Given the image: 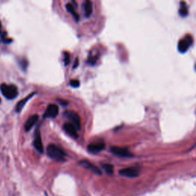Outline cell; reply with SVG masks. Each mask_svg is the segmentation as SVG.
Masks as SVG:
<instances>
[{
    "label": "cell",
    "mask_w": 196,
    "mask_h": 196,
    "mask_svg": "<svg viewBox=\"0 0 196 196\" xmlns=\"http://www.w3.org/2000/svg\"><path fill=\"white\" fill-rule=\"evenodd\" d=\"M78 64H79L78 58H76V59H75V64H74V65H73V68H76L78 66Z\"/></svg>",
    "instance_id": "44dd1931"
},
{
    "label": "cell",
    "mask_w": 196,
    "mask_h": 196,
    "mask_svg": "<svg viewBox=\"0 0 196 196\" xmlns=\"http://www.w3.org/2000/svg\"><path fill=\"white\" fill-rule=\"evenodd\" d=\"M48 156L52 159L58 161V162H63L65 160L67 155L58 146L55 144H49L47 147Z\"/></svg>",
    "instance_id": "6da1fadb"
},
{
    "label": "cell",
    "mask_w": 196,
    "mask_h": 196,
    "mask_svg": "<svg viewBox=\"0 0 196 196\" xmlns=\"http://www.w3.org/2000/svg\"><path fill=\"white\" fill-rule=\"evenodd\" d=\"M66 9L73 15V17L75 18L76 21H79V19H80L79 15L77 13L76 10H75V8L74 7V6L70 2L66 4Z\"/></svg>",
    "instance_id": "9a60e30c"
},
{
    "label": "cell",
    "mask_w": 196,
    "mask_h": 196,
    "mask_svg": "<svg viewBox=\"0 0 196 196\" xmlns=\"http://www.w3.org/2000/svg\"><path fill=\"white\" fill-rule=\"evenodd\" d=\"M0 90L3 96L9 100H12L18 96V88L14 84H2L0 85Z\"/></svg>",
    "instance_id": "7a4b0ae2"
},
{
    "label": "cell",
    "mask_w": 196,
    "mask_h": 196,
    "mask_svg": "<svg viewBox=\"0 0 196 196\" xmlns=\"http://www.w3.org/2000/svg\"><path fill=\"white\" fill-rule=\"evenodd\" d=\"M35 95V93H32V94H31L30 95H28V96H27L26 97H25L23 99V100H20L19 102L18 103L17 105H16V107H15V111L17 112V113H19V112H21V110L24 108V107L26 106V103L28 102V100L31 99V98L32 97L34 96Z\"/></svg>",
    "instance_id": "5bb4252c"
},
{
    "label": "cell",
    "mask_w": 196,
    "mask_h": 196,
    "mask_svg": "<svg viewBox=\"0 0 196 196\" xmlns=\"http://www.w3.org/2000/svg\"><path fill=\"white\" fill-rule=\"evenodd\" d=\"M58 111H59V108L58 105L52 104H49L47 107L46 112L44 114V117H56L58 114Z\"/></svg>",
    "instance_id": "ba28073f"
},
{
    "label": "cell",
    "mask_w": 196,
    "mask_h": 196,
    "mask_svg": "<svg viewBox=\"0 0 196 196\" xmlns=\"http://www.w3.org/2000/svg\"><path fill=\"white\" fill-rule=\"evenodd\" d=\"M79 164L81 165V166L84 167L85 168L88 169V170L91 171L92 173H94L96 175H100L102 174L100 168L97 167L96 166H94V164H92L91 162L88 161V160H81V161L79 162Z\"/></svg>",
    "instance_id": "52a82bcc"
},
{
    "label": "cell",
    "mask_w": 196,
    "mask_h": 196,
    "mask_svg": "<svg viewBox=\"0 0 196 196\" xmlns=\"http://www.w3.org/2000/svg\"><path fill=\"white\" fill-rule=\"evenodd\" d=\"M188 14V8L186 6V4L185 2H181V6L179 8V15L185 17Z\"/></svg>",
    "instance_id": "2e32d148"
},
{
    "label": "cell",
    "mask_w": 196,
    "mask_h": 196,
    "mask_svg": "<svg viewBox=\"0 0 196 196\" xmlns=\"http://www.w3.org/2000/svg\"><path fill=\"white\" fill-rule=\"evenodd\" d=\"M110 151L116 156H120V157H131L133 156L128 149L124 148V147L119 146H113L111 147Z\"/></svg>",
    "instance_id": "5b68a950"
},
{
    "label": "cell",
    "mask_w": 196,
    "mask_h": 196,
    "mask_svg": "<svg viewBox=\"0 0 196 196\" xmlns=\"http://www.w3.org/2000/svg\"><path fill=\"white\" fill-rule=\"evenodd\" d=\"M64 64L65 65H68L69 64V62H70V55L68 52H65L64 53Z\"/></svg>",
    "instance_id": "d6986e66"
},
{
    "label": "cell",
    "mask_w": 196,
    "mask_h": 196,
    "mask_svg": "<svg viewBox=\"0 0 196 196\" xmlns=\"http://www.w3.org/2000/svg\"><path fill=\"white\" fill-rule=\"evenodd\" d=\"M195 70H196V64H195Z\"/></svg>",
    "instance_id": "d4e9b609"
},
{
    "label": "cell",
    "mask_w": 196,
    "mask_h": 196,
    "mask_svg": "<svg viewBox=\"0 0 196 196\" xmlns=\"http://www.w3.org/2000/svg\"><path fill=\"white\" fill-rule=\"evenodd\" d=\"M83 8L85 16L89 18L93 12V3L90 0H85L83 4Z\"/></svg>",
    "instance_id": "4fadbf2b"
},
{
    "label": "cell",
    "mask_w": 196,
    "mask_h": 196,
    "mask_svg": "<svg viewBox=\"0 0 196 196\" xmlns=\"http://www.w3.org/2000/svg\"><path fill=\"white\" fill-rule=\"evenodd\" d=\"M34 146L35 149L38 152L40 153H42L44 152V146H43L42 140H41V133L39 130H37L35 133V137L34 139Z\"/></svg>",
    "instance_id": "8fae6325"
},
{
    "label": "cell",
    "mask_w": 196,
    "mask_h": 196,
    "mask_svg": "<svg viewBox=\"0 0 196 196\" xmlns=\"http://www.w3.org/2000/svg\"><path fill=\"white\" fill-rule=\"evenodd\" d=\"M21 67L24 69H26V68L27 67V61H26V60H24L23 61H21Z\"/></svg>",
    "instance_id": "7402d4cb"
},
{
    "label": "cell",
    "mask_w": 196,
    "mask_h": 196,
    "mask_svg": "<svg viewBox=\"0 0 196 196\" xmlns=\"http://www.w3.org/2000/svg\"><path fill=\"white\" fill-rule=\"evenodd\" d=\"M192 42H193V39L191 35H186L184 39L179 41V45H178V49L179 51L182 53H184L187 51L188 48L192 45Z\"/></svg>",
    "instance_id": "3957f363"
},
{
    "label": "cell",
    "mask_w": 196,
    "mask_h": 196,
    "mask_svg": "<svg viewBox=\"0 0 196 196\" xmlns=\"http://www.w3.org/2000/svg\"><path fill=\"white\" fill-rule=\"evenodd\" d=\"M105 148V143L103 142L100 143H90L88 146V150L91 153H97L100 151L104 150Z\"/></svg>",
    "instance_id": "9c48e42d"
},
{
    "label": "cell",
    "mask_w": 196,
    "mask_h": 196,
    "mask_svg": "<svg viewBox=\"0 0 196 196\" xmlns=\"http://www.w3.org/2000/svg\"><path fill=\"white\" fill-rule=\"evenodd\" d=\"M64 130H65V132L68 135H70V137L73 138L77 139L78 137L77 132V128L76 126L72 124V123H66L64 125Z\"/></svg>",
    "instance_id": "30bf717a"
},
{
    "label": "cell",
    "mask_w": 196,
    "mask_h": 196,
    "mask_svg": "<svg viewBox=\"0 0 196 196\" xmlns=\"http://www.w3.org/2000/svg\"><path fill=\"white\" fill-rule=\"evenodd\" d=\"M70 85L73 88H78L80 86V82L77 80H71L70 81Z\"/></svg>",
    "instance_id": "ac0fdd59"
},
{
    "label": "cell",
    "mask_w": 196,
    "mask_h": 196,
    "mask_svg": "<svg viewBox=\"0 0 196 196\" xmlns=\"http://www.w3.org/2000/svg\"><path fill=\"white\" fill-rule=\"evenodd\" d=\"M38 120H39V115H37V114L29 117V118L26 120V124H25V129H26V131H29L33 127L35 124L38 122Z\"/></svg>",
    "instance_id": "7c38bea8"
},
{
    "label": "cell",
    "mask_w": 196,
    "mask_h": 196,
    "mask_svg": "<svg viewBox=\"0 0 196 196\" xmlns=\"http://www.w3.org/2000/svg\"><path fill=\"white\" fill-rule=\"evenodd\" d=\"M97 59V57H95V56H94V57H90V58L88 59V63H89L90 64L94 65V64H96Z\"/></svg>",
    "instance_id": "ffe728a7"
},
{
    "label": "cell",
    "mask_w": 196,
    "mask_h": 196,
    "mask_svg": "<svg viewBox=\"0 0 196 196\" xmlns=\"http://www.w3.org/2000/svg\"><path fill=\"white\" fill-rule=\"evenodd\" d=\"M0 103H1V99H0Z\"/></svg>",
    "instance_id": "cb8c5ba5"
},
{
    "label": "cell",
    "mask_w": 196,
    "mask_h": 196,
    "mask_svg": "<svg viewBox=\"0 0 196 196\" xmlns=\"http://www.w3.org/2000/svg\"><path fill=\"white\" fill-rule=\"evenodd\" d=\"M103 168L108 175H112L113 173V166L110 164H102Z\"/></svg>",
    "instance_id": "e0dca14e"
},
{
    "label": "cell",
    "mask_w": 196,
    "mask_h": 196,
    "mask_svg": "<svg viewBox=\"0 0 196 196\" xmlns=\"http://www.w3.org/2000/svg\"><path fill=\"white\" fill-rule=\"evenodd\" d=\"M2 29V24H1V21H0V31Z\"/></svg>",
    "instance_id": "603a6c76"
},
{
    "label": "cell",
    "mask_w": 196,
    "mask_h": 196,
    "mask_svg": "<svg viewBox=\"0 0 196 196\" xmlns=\"http://www.w3.org/2000/svg\"><path fill=\"white\" fill-rule=\"evenodd\" d=\"M119 173L123 176H126L128 178H135V177L138 176L139 174V171L136 167H130V168L121 169Z\"/></svg>",
    "instance_id": "8992f818"
},
{
    "label": "cell",
    "mask_w": 196,
    "mask_h": 196,
    "mask_svg": "<svg viewBox=\"0 0 196 196\" xmlns=\"http://www.w3.org/2000/svg\"><path fill=\"white\" fill-rule=\"evenodd\" d=\"M65 116L67 117L69 119H70V121L72 122V124L76 126L77 130H80L81 129V118L79 117V115L77 114L75 111L74 110H68L65 112Z\"/></svg>",
    "instance_id": "277c9868"
}]
</instances>
